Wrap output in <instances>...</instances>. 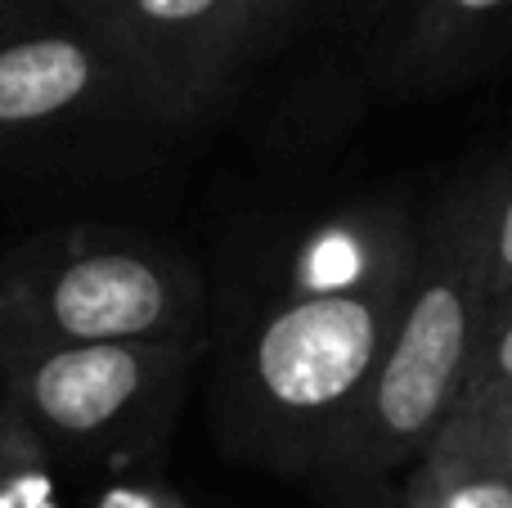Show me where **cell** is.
<instances>
[{
    "label": "cell",
    "instance_id": "9c48e42d",
    "mask_svg": "<svg viewBox=\"0 0 512 508\" xmlns=\"http://www.w3.org/2000/svg\"><path fill=\"white\" fill-rule=\"evenodd\" d=\"M59 455L0 401V508H59Z\"/></svg>",
    "mask_w": 512,
    "mask_h": 508
},
{
    "label": "cell",
    "instance_id": "ba28073f",
    "mask_svg": "<svg viewBox=\"0 0 512 508\" xmlns=\"http://www.w3.org/2000/svg\"><path fill=\"white\" fill-rule=\"evenodd\" d=\"M400 508H512V477L486 450L441 428L414 459Z\"/></svg>",
    "mask_w": 512,
    "mask_h": 508
},
{
    "label": "cell",
    "instance_id": "9a60e30c",
    "mask_svg": "<svg viewBox=\"0 0 512 508\" xmlns=\"http://www.w3.org/2000/svg\"><path fill=\"white\" fill-rule=\"evenodd\" d=\"M324 5V0H256V45L265 50L270 36H279L288 23H297L306 9Z\"/></svg>",
    "mask_w": 512,
    "mask_h": 508
},
{
    "label": "cell",
    "instance_id": "5bb4252c",
    "mask_svg": "<svg viewBox=\"0 0 512 508\" xmlns=\"http://www.w3.org/2000/svg\"><path fill=\"white\" fill-rule=\"evenodd\" d=\"M63 14V0H0V41Z\"/></svg>",
    "mask_w": 512,
    "mask_h": 508
},
{
    "label": "cell",
    "instance_id": "7a4b0ae2",
    "mask_svg": "<svg viewBox=\"0 0 512 508\" xmlns=\"http://www.w3.org/2000/svg\"><path fill=\"white\" fill-rule=\"evenodd\" d=\"M495 185L499 171L468 180L414 243L396 324L328 459L333 468L373 477L414 464L454 414L486 311V212Z\"/></svg>",
    "mask_w": 512,
    "mask_h": 508
},
{
    "label": "cell",
    "instance_id": "277c9868",
    "mask_svg": "<svg viewBox=\"0 0 512 508\" xmlns=\"http://www.w3.org/2000/svg\"><path fill=\"white\" fill-rule=\"evenodd\" d=\"M207 342H54L0 333V401L54 455L135 464L167 441Z\"/></svg>",
    "mask_w": 512,
    "mask_h": 508
},
{
    "label": "cell",
    "instance_id": "5b68a950",
    "mask_svg": "<svg viewBox=\"0 0 512 508\" xmlns=\"http://www.w3.org/2000/svg\"><path fill=\"white\" fill-rule=\"evenodd\" d=\"M63 14L113 50L158 126L207 117L256 45V0H63Z\"/></svg>",
    "mask_w": 512,
    "mask_h": 508
},
{
    "label": "cell",
    "instance_id": "3957f363",
    "mask_svg": "<svg viewBox=\"0 0 512 508\" xmlns=\"http://www.w3.org/2000/svg\"><path fill=\"white\" fill-rule=\"evenodd\" d=\"M0 333L99 342H207V293L185 257L113 230H54L0 261Z\"/></svg>",
    "mask_w": 512,
    "mask_h": 508
},
{
    "label": "cell",
    "instance_id": "4fadbf2b",
    "mask_svg": "<svg viewBox=\"0 0 512 508\" xmlns=\"http://www.w3.org/2000/svg\"><path fill=\"white\" fill-rule=\"evenodd\" d=\"M99 508H185V504L158 482H117L99 495Z\"/></svg>",
    "mask_w": 512,
    "mask_h": 508
},
{
    "label": "cell",
    "instance_id": "7c38bea8",
    "mask_svg": "<svg viewBox=\"0 0 512 508\" xmlns=\"http://www.w3.org/2000/svg\"><path fill=\"white\" fill-rule=\"evenodd\" d=\"M512 288V171L495 185L486 212V302L504 297Z\"/></svg>",
    "mask_w": 512,
    "mask_h": 508
},
{
    "label": "cell",
    "instance_id": "6da1fadb",
    "mask_svg": "<svg viewBox=\"0 0 512 508\" xmlns=\"http://www.w3.org/2000/svg\"><path fill=\"white\" fill-rule=\"evenodd\" d=\"M409 252L355 284L283 297L252 324L225 374L221 401L225 428L248 455L274 468H315L333 459L396 324Z\"/></svg>",
    "mask_w": 512,
    "mask_h": 508
},
{
    "label": "cell",
    "instance_id": "52a82bcc",
    "mask_svg": "<svg viewBox=\"0 0 512 508\" xmlns=\"http://www.w3.org/2000/svg\"><path fill=\"white\" fill-rule=\"evenodd\" d=\"M512 23V0H418L400 36V72L441 81Z\"/></svg>",
    "mask_w": 512,
    "mask_h": 508
},
{
    "label": "cell",
    "instance_id": "8fae6325",
    "mask_svg": "<svg viewBox=\"0 0 512 508\" xmlns=\"http://www.w3.org/2000/svg\"><path fill=\"white\" fill-rule=\"evenodd\" d=\"M445 428L459 432L477 450H486L499 468L512 477V392L486 396V401H459Z\"/></svg>",
    "mask_w": 512,
    "mask_h": 508
},
{
    "label": "cell",
    "instance_id": "8992f818",
    "mask_svg": "<svg viewBox=\"0 0 512 508\" xmlns=\"http://www.w3.org/2000/svg\"><path fill=\"white\" fill-rule=\"evenodd\" d=\"M122 117L153 122L113 50L68 14L0 41V158H50Z\"/></svg>",
    "mask_w": 512,
    "mask_h": 508
},
{
    "label": "cell",
    "instance_id": "30bf717a",
    "mask_svg": "<svg viewBox=\"0 0 512 508\" xmlns=\"http://www.w3.org/2000/svg\"><path fill=\"white\" fill-rule=\"evenodd\" d=\"M499 392H512V288L481 311V333L459 401H486Z\"/></svg>",
    "mask_w": 512,
    "mask_h": 508
}]
</instances>
